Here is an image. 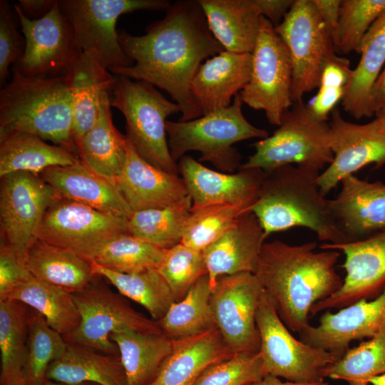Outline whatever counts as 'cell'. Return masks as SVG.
<instances>
[{
  "mask_svg": "<svg viewBox=\"0 0 385 385\" xmlns=\"http://www.w3.org/2000/svg\"><path fill=\"white\" fill-rule=\"evenodd\" d=\"M118 34L124 53L134 63L110 72L165 91L180 108V121L202 115L191 82L204 60L225 49L210 31L197 0L171 4L164 18L149 25L144 35Z\"/></svg>",
  "mask_w": 385,
  "mask_h": 385,
  "instance_id": "1",
  "label": "cell"
},
{
  "mask_svg": "<svg viewBox=\"0 0 385 385\" xmlns=\"http://www.w3.org/2000/svg\"><path fill=\"white\" fill-rule=\"evenodd\" d=\"M315 242H265L255 272L282 321L298 334L310 325L312 306L336 293L343 284L335 270L340 252H317Z\"/></svg>",
  "mask_w": 385,
  "mask_h": 385,
  "instance_id": "2",
  "label": "cell"
},
{
  "mask_svg": "<svg viewBox=\"0 0 385 385\" xmlns=\"http://www.w3.org/2000/svg\"><path fill=\"white\" fill-rule=\"evenodd\" d=\"M319 171L287 165L266 173L252 212L267 237L292 227H305L321 241L343 244L347 239L317 183Z\"/></svg>",
  "mask_w": 385,
  "mask_h": 385,
  "instance_id": "3",
  "label": "cell"
},
{
  "mask_svg": "<svg viewBox=\"0 0 385 385\" xmlns=\"http://www.w3.org/2000/svg\"><path fill=\"white\" fill-rule=\"evenodd\" d=\"M73 125L66 76H27L14 65L11 81L0 91V139L13 133H29L78 156Z\"/></svg>",
  "mask_w": 385,
  "mask_h": 385,
  "instance_id": "4",
  "label": "cell"
},
{
  "mask_svg": "<svg viewBox=\"0 0 385 385\" xmlns=\"http://www.w3.org/2000/svg\"><path fill=\"white\" fill-rule=\"evenodd\" d=\"M242 101L237 94L227 108L188 120L166 121L168 143L176 163L190 150L199 151V161L211 163L222 173L240 168L242 156L233 147L250 138L264 139L268 132L252 125L242 112Z\"/></svg>",
  "mask_w": 385,
  "mask_h": 385,
  "instance_id": "5",
  "label": "cell"
},
{
  "mask_svg": "<svg viewBox=\"0 0 385 385\" xmlns=\"http://www.w3.org/2000/svg\"><path fill=\"white\" fill-rule=\"evenodd\" d=\"M110 104L125 116L126 138L138 154L150 164L179 175L168 143L166 118L180 112L179 105L168 100L155 86L144 81L115 76Z\"/></svg>",
  "mask_w": 385,
  "mask_h": 385,
  "instance_id": "6",
  "label": "cell"
},
{
  "mask_svg": "<svg viewBox=\"0 0 385 385\" xmlns=\"http://www.w3.org/2000/svg\"><path fill=\"white\" fill-rule=\"evenodd\" d=\"M255 152L240 168H259L265 173L293 165L322 170L333 160L330 127L303 101L284 113L271 136L254 143Z\"/></svg>",
  "mask_w": 385,
  "mask_h": 385,
  "instance_id": "7",
  "label": "cell"
},
{
  "mask_svg": "<svg viewBox=\"0 0 385 385\" xmlns=\"http://www.w3.org/2000/svg\"><path fill=\"white\" fill-rule=\"evenodd\" d=\"M71 24L80 52L96 53L108 71L128 67L133 61L124 53L116 31L120 16L136 11L167 10V0H58Z\"/></svg>",
  "mask_w": 385,
  "mask_h": 385,
  "instance_id": "8",
  "label": "cell"
},
{
  "mask_svg": "<svg viewBox=\"0 0 385 385\" xmlns=\"http://www.w3.org/2000/svg\"><path fill=\"white\" fill-rule=\"evenodd\" d=\"M256 324L260 354L268 374L293 382H317L324 379V370L339 359L332 353L293 337L265 290L257 311Z\"/></svg>",
  "mask_w": 385,
  "mask_h": 385,
  "instance_id": "9",
  "label": "cell"
},
{
  "mask_svg": "<svg viewBox=\"0 0 385 385\" xmlns=\"http://www.w3.org/2000/svg\"><path fill=\"white\" fill-rule=\"evenodd\" d=\"M248 83L239 95L255 110L265 111L270 123L279 125L292 100V63L288 48L272 24L261 16Z\"/></svg>",
  "mask_w": 385,
  "mask_h": 385,
  "instance_id": "10",
  "label": "cell"
},
{
  "mask_svg": "<svg viewBox=\"0 0 385 385\" xmlns=\"http://www.w3.org/2000/svg\"><path fill=\"white\" fill-rule=\"evenodd\" d=\"M274 29L291 56L292 102L303 101L306 93L319 87L326 63L336 54L335 46L312 0H294Z\"/></svg>",
  "mask_w": 385,
  "mask_h": 385,
  "instance_id": "11",
  "label": "cell"
},
{
  "mask_svg": "<svg viewBox=\"0 0 385 385\" xmlns=\"http://www.w3.org/2000/svg\"><path fill=\"white\" fill-rule=\"evenodd\" d=\"M73 296L81 322L75 331L63 337L68 343L119 356L118 346L111 339L113 332L130 329L163 334L156 321L136 312L121 297L106 287L91 284Z\"/></svg>",
  "mask_w": 385,
  "mask_h": 385,
  "instance_id": "12",
  "label": "cell"
},
{
  "mask_svg": "<svg viewBox=\"0 0 385 385\" xmlns=\"http://www.w3.org/2000/svg\"><path fill=\"white\" fill-rule=\"evenodd\" d=\"M125 232L128 219L57 197L44 215L37 238L90 261L103 245Z\"/></svg>",
  "mask_w": 385,
  "mask_h": 385,
  "instance_id": "13",
  "label": "cell"
},
{
  "mask_svg": "<svg viewBox=\"0 0 385 385\" xmlns=\"http://www.w3.org/2000/svg\"><path fill=\"white\" fill-rule=\"evenodd\" d=\"M0 186L1 240L25 263L44 215L58 197L40 175L27 172L1 177Z\"/></svg>",
  "mask_w": 385,
  "mask_h": 385,
  "instance_id": "14",
  "label": "cell"
},
{
  "mask_svg": "<svg viewBox=\"0 0 385 385\" xmlns=\"http://www.w3.org/2000/svg\"><path fill=\"white\" fill-rule=\"evenodd\" d=\"M264 292L255 273H237L217 279L210 304L216 327L233 353L260 352L256 314Z\"/></svg>",
  "mask_w": 385,
  "mask_h": 385,
  "instance_id": "15",
  "label": "cell"
},
{
  "mask_svg": "<svg viewBox=\"0 0 385 385\" xmlns=\"http://www.w3.org/2000/svg\"><path fill=\"white\" fill-rule=\"evenodd\" d=\"M14 10L25 41L22 57L14 65L27 76L66 75L80 51L58 1L48 14L38 19H29L18 4H14Z\"/></svg>",
  "mask_w": 385,
  "mask_h": 385,
  "instance_id": "16",
  "label": "cell"
},
{
  "mask_svg": "<svg viewBox=\"0 0 385 385\" xmlns=\"http://www.w3.org/2000/svg\"><path fill=\"white\" fill-rule=\"evenodd\" d=\"M319 248L342 251L345 255L342 267L346 274L339 291L312 306V316L361 299H371L385 287V229L354 242L322 243Z\"/></svg>",
  "mask_w": 385,
  "mask_h": 385,
  "instance_id": "17",
  "label": "cell"
},
{
  "mask_svg": "<svg viewBox=\"0 0 385 385\" xmlns=\"http://www.w3.org/2000/svg\"><path fill=\"white\" fill-rule=\"evenodd\" d=\"M331 149L333 160L319 174L317 183L325 196L345 177L353 175L363 167L385 163V135L379 133L371 122L357 124L346 120L340 111L331 113Z\"/></svg>",
  "mask_w": 385,
  "mask_h": 385,
  "instance_id": "18",
  "label": "cell"
},
{
  "mask_svg": "<svg viewBox=\"0 0 385 385\" xmlns=\"http://www.w3.org/2000/svg\"><path fill=\"white\" fill-rule=\"evenodd\" d=\"M385 329V287L371 299H361L339 309L325 312L317 326L299 333V339L328 351L339 359L354 340L369 339Z\"/></svg>",
  "mask_w": 385,
  "mask_h": 385,
  "instance_id": "19",
  "label": "cell"
},
{
  "mask_svg": "<svg viewBox=\"0 0 385 385\" xmlns=\"http://www.w3.org/2000/svg\"><path fill=\"white\" fill-rule=\"evenodd\" d=\"M178 167L192 207L231 205L252 211L266 176L259 168H240L233 174L212 170L186 155Z\"/></svg>",
  "mask_w": 385,
  "mask_h": 385,
  "instance_id": "20",
  "label": "cell"
},
{
  "mask_svg": "<svg viewBox=\"0 0 385 385\" xmlns=\"http://www.w3.org/2000/svg\"><path fill=\"white\" fill-rule=\"evenodd\" d=\"M341 184L339 193L328 199V204L348 242L385 229V184L370 183L354 174L343 178Z\"/></svg>",
  "mask_w": 385,
  "mask_h": 385,
  "instance_id": "21",
  "label": "cell"
},
{
  "mask_svg": "<svg viewBox=\"0 0 385 385\" xmlns=\"http://www.w3.org/2000/svg\"><path fill=\"white\" fill-rule=\"evenodd\" d=\"M40 175L58 197L125 219L133 212L115 183L92 170L80 158L73 165L51 167Z\"/></svg>",
  "mask_w": 385,
  "mask_h": 385,
  "instance_id": "22",
  "label": "cell"
},
{
  "mask_svg": "<svg viewBox=\"0 0 385 385\" xmlns=\"http://www.w3.org/2000/svg\"><path fill=\"white\" fill-rule=\"evenodd\" d=\"M266 238L252 211L242 215L202 252L212 289L222 276L241 272L255 274Z\"/></svg>",
  "mask_w": 385,
  "mask_h": 385,
  "instance_id": "23",
  "label": "cell"
},
{
  "mask_svg": "<svg viewBox=\"0 0 385 385\" xmlns=\"http://www.w3.org/2000/svg\"><path fill=\"white\" fill-rule=\"evenodd\" d=\"M115 183L133 212L165 207L188 195L179 175L148 163L128 140L125 163Z\"/></svg>",
  "mask_w": 385,
  "mask_h": 385,
  "instance_id": "24",
  "label": "cell"
},
{
  "mask_svg": "<svg viewBox=\"0 0 385 385\" xmlns=\"http://www.w3.org/2000/svg\"><path fill=\"white\" fill-rule=\"evenodd\" d=\"M252 54L222 51L205 60L191 82L202 115L229 107L250 81Z\"/></svg>",
  "mask_w": 385,
  "mask_h": 385,
  "instance_id": "25",
  "label": "cell"
},
{
  "mask_svg": "<svg viewBox=\"0 0 385 385\" xmlns=\"http://www.w3.org/2000/svg\"><path fill=\"white\" fill-rule=\"evenodd\" d=\"M66 76L72 97L73 133L77 145L97 120L103 98L111 93L115 77L93 51L80 52Z\"/></svg>",
  "mask_w": 385,
  "mask_h": 385,
  "instance_id": "26",
  "label": "cell"
},
{
  "mask_svg": "<svg viewBox=\"0 0 385 385\" xmlns=\"http://www.w3.org/2000/svg\"><path fill=\"white\" fill-rule=\"evenodd\" d=\"M232 354L217 328L173 340L170 354L149 385H193L207 366Z\"/></svg>",
  "mask_w": 385,
  "mask_h": 385,
  "instance_id": "27",
  "label": "cell"
},
{
  "mask_svg": "<svg viewBox=\"0 0 385 385\" xmlns=\"http://www.w3.org/2000/svg\"><path fill=\"white\" fill-rule=\"evenodd\" d=\"M215 39L225 51L252 53L260 11L254 0H197Z\"/></svg>",
  "mask_w": 385,
  "mask_h": 385,
  "instance_id": "28",
  "label": "cell"
},
{
  "mask_svg": "<svg viewBox=\"0 0 385 385\" xmlns=\"http://www.w3.org/2000/svg\"><path fill=\"white\" fill-rule=\"evenodd\" d=\"M359 53L342 100L344 111L357 120L374 115L371 93L385 66V11L364 36Z\"/></svg>",
  "mask_w": 385,
  "mask_h": 385,
  "instance_id": "29",
  "label": "cell"
},
{
  "mask_svg": "<svg viewBox=\"0 0 385 385\" xmlns=\"http://www.w3.org/2000/svg\"><path fill=\"white\" fill-rule=\"evenodd\" d=\"M25 265L34 277L71 294L89 287L97 276L88 260L38 238L27 252Z\"/></svg>",
  "mask_w": 385,
  "mask_h": 385,
  "instance_id": "30",
  "label": "cell"
},
{
  "mask_svg": "<svg viewBox=\"0 0 385 385\" xmlns=\"http://www.w3.org/2000/svg\"><path fill=\"white\" fill-rule=\"evenodd\" d=\"M46 379L67 385H127L119 356L73 343H68L65 353L50 364Z\"/></svg>",
  "mask_w": 385,
  "mask_h": 385,
  "instance_id": "31",
  "label": "cell"
},
{
  "mask_svg": "<svg viewBox=\"0 0 385 385\" xmlns=\"http://www.w3.org/2000/svg\"><path fill=\"white\" fill-rule=\"evenodd\" d=\"M110 94L103 96L97 120L76 145L86 165L115 183L125 163L128 139L113 124Z\"/></svg>",
  "mask_w": 385,
  "mask_h": 385,
  "instance_id": "32",
  "label": "cell"
},
{
  "mask_svg": "<svg viewBox=\"0 0 385 385\" xmlns=\"http://www.w3.org/2000/svg\"><path fill=\"white\" fill-rule=\"evenodd\" d=\"M127 379V385H149L173 347L163 334L125 329L113 332Z\"/></svg>",
  "mask_w": 385,
  "mask_h": 385,
  "instance_id": "33",
  "label": "cell"
},
{
  "mask_svg": "<svg viewBox=\"0 0 385 385\" xmlns=\"http://www.w3.org/2000/svg\"><path fill=\"white\" fill-rule=\"evenodd\" d=\"M78 158L70 150L29 133H13L0 139L1 178L16 172L40 175L51 167L73 165Z\"/></svg>",
  "mask_w": 385,
  "mask_h": 385,
  "instance_id": "34",
  "label": "cell"
},
{
  "mask_svg": "<svg viewBox=\"0 0 385 385\" xmlns=\"http://www.w3.org/2000/svg\"><path fill=\"white\" fill-rule=\"evenodd\" d=\"M2 300H16L26 304L40 313L48 325L63 337L75 331L81 322L73 294L33 276Z\"/></svg>",
  "mask_w": 385,
  "mask_h": 385,
  "instance_id": "35",
  "label": "cell"
},
{
  "mask_svg": "<svg viewBox=\"0 0 385 385\" xmlns=\"http://www.w3.org/2000/svg\"><path fill=\"white\" fill-rule=\"evenodd\" d=\"M29 310L16 300L0 301V385H26Z\"/></svg>",
  "mask_w": 385,
  "mask_h": 385,
  "instance_id": "36",
  "label": "cell"
},
{
  "mask_svg": "<svg viewBox=\"0 0 385 385\" xmlns=\"http://www.w3.org/2000/svg\"><path fill=\"white\" fill-rule=\"evenodd\" d=\"M212 291L208 275L200 277L185 296L174 302L157 321L162 333L172 340H180L217 328L210 304Z\"/></svg>",
  "mask_w": 385,
  "mask_h": 385,
  "instance_id": "37",
  "label": "cell"
},
{
  "mask_svg": "<svg viewBox=\"0 0 385 385\" xmlns=\"http://www.w3.org/2000/svg\"><path fill=\"white\" fill-rule=\"evenodd\" d=\"M91 264L96 275L104 277L122 295L143 306L154 321L160 320L175 302L170 287L158 269L125 274L94 262Z\"/></svg>",
  "mask_w": 385,
  "mask_h": 385,
  "instance_id": "38",
  "label": "cell"
},
{
  "mask_svg": "<svg viewBox=\"0 0 385 385\" xmlns=\"http://www.w3.org/2000/svg\"><path fill=\"white\" fill-rule=\"evenodd\" d=\"M192 206V199L187 195L165 207L133 211L128 219V232L168 250L181 242Z\"/></svg>",
  "mask_w": 385,
  "mask_h": 385,
  "instance_id": "39",
  "label": "cell"
},
{
  "mask_svg": "<svg viewBox=\"0 0 385 385\" xmlns=\"http://www.w3.org/2000/svg\"><path fill=\"white\" fill-rule=\"evenodd\" d=\"M165 250L125 232L103 245L90 262L115 272L133 274L158 269Z\"/></svg>",
  "mask_w": 385,
  "mask_h": 385,
  "instance_id": "40",
  "label": "cell"
},
{
  "mask_svg": "<svg viewBox=\"0 0 385 385\" xmlns=\"http://www.w3.org/2000/svg\"><path fill=\"white\" fill-rule=\"evenodd\" d=\"M67 346L64 337L40 313L30 308L24 370L26 385H42L47 380L50 364L65 353Z\"/></svg>",
  "mask_w": 385,
  "mask_h": 385,
  "instance_id": "41",
  "label": "cell"
},
{
  "mask_svg": "<svg viewBox=\"0 0 385 385\" xmlns=\"http://www.w3.org/2000/svg\"><path fill=\"white\" fill-rule=\"evenodd\" d=\"M385 374V329L349 349L323 371L324 378L364 382Z\"/></svg>",
  "mask_w": 385,
  "mask_h": 385,
  "instance_id": "42",
  "label": "cell"
},
{
  "mask_svg": "<svg viewBox=\"0 0 385 385\" xmlns=\"http://www.w3.org/2000/svg\"><path fill=\"white\" fill-rule=\"evenodd\" d=\"M250 211L231 205L192 206L181 243L203 252L232 227L242 215Z\"/></svg>",
  "mask_w": 385,
  "mask_h": 385,
  "instance_id": "43",
  "label": "cell"
},
{
  "mask_svg": "<svg viewBox=\"0 0 385 385\" xmlns=\"http://www.w3.org/2000/svg\"><path fill=\"white\" fill-rule=\"evenodd\" d=\"M385 11V0H342L336 50L359 53L361 41Z\"/></svg>",
  "mask_w": 385,
  "mask_h": 385,
  "instance_id": "44",
  "label": "cell"
},
{
  "mask_svg": "<svg viewBox=\"0 0 385 385\" xmlns=\"http://www.w3.org/2000/svg\"><path fill=\"white\" fill-rule=\"evenodd\" d=\"M158 270L170 287L175 302L182 299L200 277L207 274L203 252L181 242L165 250Z\"/></svg>",
  "mask_w": 385,
  "mask_h": 385,
  "instance_id": "45",
  "label": "cell"
},
{
  "mask_svg": "<svg viewBox=\"0 0 385 385\" xmlns=\"http://www.w3.org/2000/svg\"><path fill=\"white\" fill-rule=\"evenodd\" d=\"M267 374L260 352H237L207 366L193 385H252Z\"/></svg>",
  "mask_w": 385,
  "mask_h": 385,
  "instance_id": "46",
  "label": "cell"
},
{
  "mask_svg": "<svg viewBox=\"0 0 385 385\" xmlns=\"http://www.w3.org/2000/svg\"><path fill=\"white\" fill-rule=\"evenodd\" d=\"M351 73L347 58L334 54L327 61L322 73L318 92L309 105L318 118L328 119L329 114L342 100Z\"/></svg>",
  "mask_w": 385,
  "mask_h": 385,
  "instance_id": "47",
  "label": "cell"
},
{
  "mask_svg": "<svg viewBox=\"0 0 385 385\" xmlns=\"http://www.w3.org/2000/svg\"><path fill=\"white\" fill-rule=\"evenodd\" d=\"M24 51L23 38L9 3L0 1V84L4 86L11 64L17 63Z\"/></svg>",
  "mask_w": 385,
  "mask_h": 385,
  "instance_id": "48",
  "label": "cell"
},
{
  "mask_svg": "<svg viewBox=\"0 0 385 385\" xmlns=\"http://www.w3.org/2000/svg\"><path fill=\"white\" fill-rule=\"evenodd\" d=\"M32 275L13 249L1 240L0 247V300Z\"/></svg>",
  "mask_w": 385,
  "mask_h": 385,
  "instance_id": "49",
  "label": "cell"
},
{
  "mask_svg": "<svg viewBox=\"0 0 385 385\" xmlns=\"http://www.w3.org/2000/svg\"><path fill=\"white\" fill-rule=\"evenodd\" d=\"M336 48L342 0H312Z\"/></svg>",
  "mask_w": 385,
  "mask_h": 385,
  "instance_id": "50",
  "label": "cell"
},
{
  "mask_svg": "<svg viewBox=\"0 0 385 385\" xmlns=\"http://www.w3.org/2000/svg\"><path fill=\"white\" fill-rule=\"evenodd\" d=\"M262 16L277 26L291 9L294 0H254Z\"/></svg>",
  "mask_w": 385,
  "mask_h": 385,
  "instance_id": "51",
  "label": "cell"
},
{
  "mask_svg": "<svg viewBox=\"0 0 385 385\" xmlns=\"http://www.w3.org/2000/svg\"><path fill=\"white\" fill-rule=\"evenodd\" d=\"M56 0H19V5L31 19H38L48 14L54 6Z\"/></svg>",
  "mask_w": 385,
  "mask_h": 385,
  "instance_id": "52",
  "label": "cell"
},
{
  "mask_svg": "<svg viewBox=\"0 0 385 385\" xmlns=\"http://www.w3.org/2000/svg\"><path fill=\"white\" fill-rule=\"evenodd\" d=\"M371 106L374 115L385 108V66L373 88Z\"/></svg>",
  "mask_w": 385,
  "mask_h": 385,
  "instance_id": "53",
  "label": "cell"
},
{
  "mask_svg": "<svg viewBox=\"0 0 385 385\" xmlns=\"http://www.w3.org/2000/svg\"><path fill=\"white\" fill-rule=\"evenodd\" d=\"M252 385H329V384L324 381V380L312 383H299L289 381H282L279 377L267 374Z\"/></svg>",
  "mask_w": 385,
  "mask_h": 385,
  "instance_id": "54",
  "label": "cell"
},
{
  "mask_svg": "<svg viewBox=\"0 0 385 385\" xmlns=\"http://www.w3.org/2000/svg\"><path fill=\"white\" fill-rule=\"evenodd\" d=\"M376 118L371 120L374 128L380 133L385 135V108L375 113Z\"/></svg>",
  "mask_w": 385,
  "mask_h": 385,
  "instance_id": "55",
  "label": "cell"
},
{
  "mask_svg": "<svg viewBox=\"0 0 385 385\" xmlns=\"http://www.w3.org/2000/svg\"><path fill=\"white\" fill-rule=\"evenodd\" d=\"M369 384L371 385H385V374L372 378L369 381Z\"/></svg>",
  "mask_w": 385,
  "mask_h": 385,
  "instance_id": "56",
  "label": "cell"
},
{
  "mask_svg": "<svg viewBox=\"0 0 385 385\" xmlns=\"http://www.w3.org/2000/svg\"><path fill=\"white\" fill-rule=\"evenodd\" d=\"M42 385H67V384H64L62 383H59V382H56V381H53L51 380H46ZM80 385H98V384L88 383V384H83Z\"/></svg>",
  "mask_w": 385,
  "mask_h": 385,
  "instance_id": "57",
  "label": "cell"
},
{
  "mask_svg": "<svg viewBox=\"0 0 385 385\" xmlns=\"http://www.w3.org/2000/svg\"><path fill=\"white\" fill-rule=\"evenodd\" d=\"M349 385H368V384L366 383H364V382H349L348 383Z\"/></svg>",
  "mask_w": 385,
  "mask_h": 385,
  "instance_id": "58",
  "label": "cell"
}]
</instances>
